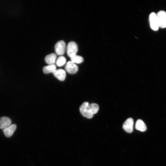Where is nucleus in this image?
<instances>
[{
  "label": "nucleus",
  "instance_id": "nucleus-9",
  "mask_svg": "<svg viewBox=\"0 0 166 166\" xmlns=\"http://www.w3.org/2000/svg\"><path fill=\"white\" fill-rule=\"evenodd\" d=\"M11 119L7 117L0 118V129H4L11 125Z\"/></svg>",
  "mask_w": 166,
  "mask_h": 166
},
{
  "label": "nucleus",
  "instance_id": "nucleus-10",
  "mask_svg": "<svg viewBox=\"0 0 166 166\" xmlns=\"http://www.w3.org/2000/svg\"><path fill=\"white\" fill-rule=\"evenodd\" d=\"M53 74L56 78L61 81H64L66 76V71L62 69H56Z\"/></svg>",
  "mask_w": 166,
  "mask_h": 166
},
{
  "label": "nucleus",
  "instance_id": "nucleus-3",
  "mask_svg": "<svg viewBox=\"0 0 166 166\" xmlns=\"http://www.w3.org/2000/svg\"><path fill=\"white\" fill-rule=\"evenodd\" d=\"M158 24L159 27L164 28L166 27V13L160 11L156 14Z\"/></svg>",
  "mask_w": 166,
  "mask_h": 166
},
{
  "label": "nucleus",
  "instance_id": "nucleus-14",
  "mask_svg": "<svg viewBox=\"0 0 166 166\" xmlns=\"http://www.w3.org/2000/svg\"><path fill=\"white\" fill-rule=\"evenodd\" d=\"M88 107L90 113L93 115L97 113L99 109L98 105L96 103L89 104Z\"/></svg>",
  "mask_w": 166,
  "mask_h": 166
},
{
  "label": "nucleus",
  "instance_id": "nucleus-12",
  "mask_svg": "<svg viewBox=\"0 0 166 166\" xmlns=\"http://www.w3.org/2000/svg\"><path fill=\"white\" fill-rule=\"evenodd\" d=\"M135 127L137 130L141 132H144L147 129L145 124L143 121L141 119H138L137 121Z\"/></svg>",
  "mask_w": 166,
  "mask_h": 166
},
{
  "label": "nucleus",
  "instance_id": "nucleus-5",
  "mask_svg": "<svg viewBox=\"0 0 166 166\" xmlns=\"http://www.w3.org/2000/svg\"><path fill=\"white\" fill-rule=\"evenodd\" d=\"M65 69L66 71L71 74L76 73L78 71L79 68L76 64L69 61L66 64Z\"/></svg>",
  "mask_w": 166,
  "mask_h": 166
},
{
  "label": "nucleus",
  "instance_id": "nucleus-11",
  "mask_svg": "<svg viewBox=\"0 0 166 166\" xmlns=\"http://www.w3.org/2000/svg\"><path fill=\"white\" fill-rule=\"evenodd\" d=\"M57 55L55 53H52L47 55L45 58L46 62L49 65L55 64L56 63Z\"/></svg>",
  "mask_w": 166,
  "mask_h": 166
},
{
  "label": "nucleus",
  "instance_id": "nucleus-7",
  "mask_svg": "<svg viewBox=\"0 0 166 166\" xmlns=\"http://www.w3.org/2000/svg\"><path fill=\"white\" fill-rule=\"evenodd\" d=\"M149 21L151 28L154 31L158 30L159 27L158 24L156 14L152 13L149 16Z\"/></svg>",
  "mask_w": 166,
  "mask_h": 166
},
{
  "label": "nucleus",
  "instance_id": "nucleus-1",
  "mask_svg": "<svg viewBox=\"0 0 166 166\" xmlns=\"http://www.w3.org/2000/svg\"><path fill=\"white\" fill-rule=\"evenodd\" d=\"M78 50V46L76 43L71 41L68 43L67 47V52L70 58L76 55Z\"/></svg>",
  "mask_w": 166,
  "mask_h": 166
},
{
  "label": "nucleus",
  "instance_id": "nucleus-15",
  "mask_svg": "<svg viewBox=\"0 0 166 166\" xmlns=\"http://www.w3.org/2000/svg\"><path fill=\"white\" fill-rule=\"evenodd\" d=\"M71 61L75 64H80L84 61V59L82 56L77 55L70 58Z\"/></svg>",
  "mask_w": 166,
  "mask_h": 166
},
{
  "label": "nucleus",
  "instance_id": "nucleus-2",
  "mask_svg": "<svg viewBox=\"0 0 166 166\" xmlns=\"http://www.w3.org/2000/svg\"><path fill=\"white\" fill-rule=\"evenodd\" d=\"M89 103L87 102H84L80 107V111L84 117L88 119L92 118L93 115L90 112L89 109Z\"/></svg>",
  "mask_w": 166,
  "mask_h": 166
},
{
  "label": "nucleus",
  "instance_id": "nucleus-8",
  "mask_svg": "<svg viewBox=\"0 0 166 166\" xmlns=\"http://www.w3.org/2000/svg\"><path fill=\"white\" fill-rule=\"evenodd\" d=\"M17 128V125L13 124L6 128L3 129V132L7 137H10L14 134Z\"/></svg>",
  "mask_w": 166,
  "mask_h": 166
},
{
  "label": "nucleus",
  "instance_id": "nucleus-6",
  "mask_svg": "<svg viewBox=\"0 0 166 166\" xmlns=\"http://www.w3.org/2000/svg\"><path fill=\"white\" fill-rule=\"evenodd\" d=\"M134 122L131 118L127 119L124 122L123 125L124 129L128 133H131L133 130Z\"/></svg>",
  "mask_w": 166,
  "mask_h": 166
},
{
  "label": "nucleus",
  "instance_id": "nucleus-16",
  "mask_svg": "<svg viewBox=\"0 0 166 166\" xmlns=\"http://www.w3.org/2000/svg\"><path fill=\"white\" fill-rule=\"evenodd\" d=\"M66 62V58L64 56H60L57 59L56 63L57 66L61 67L65 64Z\"/></svg>",
  "mask_w": 166,
  "mask_h": 166
},
{
  "label": "nucleus",
  "instance_id": "nucleus-13",
  "mask_svg": "<svg viewBox=\"0 0 166 166\" xmlns=\"http://www.w3.org/2000/svg\"><path fill=\"white\" fill-rule=\"evenodd\" d=\"M56 70V67L55 65H48L43 68V71L44 73L48 74L53 73Z\"/></svg>",
  "mask_w": 166,
  "mask_h": 166
},
{
  "label": "nucleus",
  "instance_id": "nucleus-4",
  "mask_svg": "<svg viewBox=\"0 0 166 166\" xmlns=\"http://www.w3.org/2000/svg\"><path fill=\"white\" fill-rule=\"evenodd\" d=\"M55 48L56 52L58 55L62 56L64 54L66 49V46L64 41H61L57 42L55 45Z\"/></svg>",
  "mask_w": 166,
  "mask_h": 166
}]
</instances>
